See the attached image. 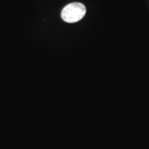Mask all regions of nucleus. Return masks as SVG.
Instances as JSON below:
<instances>
[{
	"mask_svg": "<svg viewBox=\"0 0 149 149\" xmlns=\"http://www.w3.org/2000/svg\"><path fill=\"white\" fill-rule=\"evenodd\" d=\"M86 13V8L83 3L74 2L66 5L61 10V17L67 23H75L81 20Z\"/></svg>",
	"mask_w": 149,
	"mask_h": 149,
	"instance_id": "obj_1",
	"label": "nucleus"
}]
</instances>
